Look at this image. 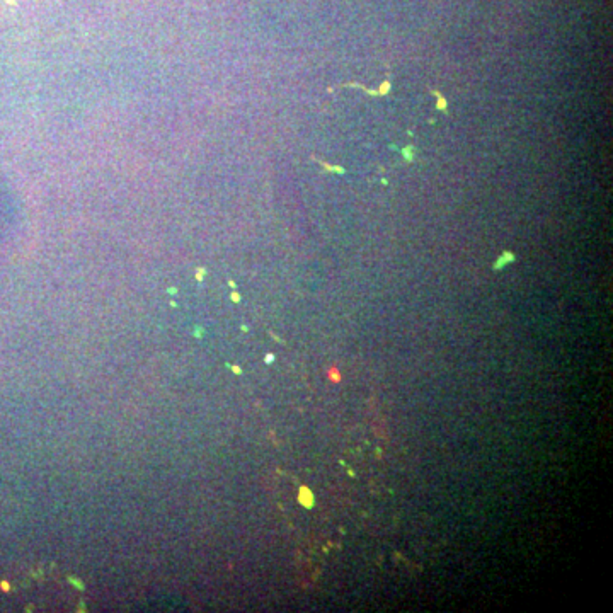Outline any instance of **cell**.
<instances>
[{
    "instance_id": "cell-1",
    "label": "cell",
    "mask_w": 613,
    "mask_h": 613,
    "mask_svg": "<svg viewBox=\"0 0 613 613\" xmlns=\"http://www.w3.org/2000/svg\"><path fill=\"white\" fill-rule=\"evenodd\" d=\"M344 87H358V89H361V91H365L368 96H375V97H384V96H387L388 92H390V82L385 80L384 84H382V87L378 89V91H370V89H366L365 85H361V84H344Z\"/></svg>"
},
{
    "instance_id": "cell-2",
    "label": "cell",
    "mask_w": 613,
    "mask_h": 613,
    "mask_svg": "<svg viewBox=\"0 0 613 613\" xmlns=\"http://www.w3.org/2000/svg\"><path fill=\"white\" fill-rule=\"evenodd\" d=\"M513 261H515V254H511L510 251H504L503 254H501V258L494 262V269H503L508 262H513Z\"/></svg>"
},
{
    "instance_id": "cell-3",
    "label": "cell",
    "mask_w": 613,
    "mask_h": 613,
    "mask_svg": "<svg viewBox=\"0 0 613 613\" xmlns=\"http://www.w3.org/2000/svg\"><path fill=\"white\" fill-rule=\"evenodd\" d=\"M431 94L433 96H436V99H438V102H436V109L438 111H443V113H448V109H447V99H445V96L441 94L440 91H434V89H431Z\"/></svg>"
},
{
    "instance_id": "cell-4",
    "label": "cell",
    "mask_w": 613,
    "mask_h": 613,
    "mask_svg": "<svg viewBox=\"0 0 613 613\" xmlns=\"http://www.w3.org/2000/svg\"><path fill=\"white\" fill-rule=\"evenodd\" d=\"M317 162L321 163V167H324L325 170H329V172L346 174V169H344V167H339V165H330V163H327V162H324V161H317Z\"/></svg>"
},
{
    "instance_id": "cell-5",
    "label": "cell",
    "mask_w": 613,
    "mask_h": 613,
    "mask_svg": "<svg viewBox=\"0 0 613 613\" xmlns=\"http://www.w3.org/2000/svg\"><path fill=\"white\" fill-rule=\"evenodd\" d=\"M416 150V147L414 145H409V147H406V148H402V155L404 157H406V161L407 162H414V154H412V152Z\"/></svg>"
}]
</instances>
